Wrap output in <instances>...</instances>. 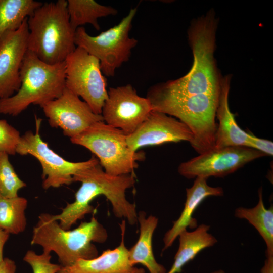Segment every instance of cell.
Segmentation results:
<instances>
[{"label": "cell", "mask_w": 273, "mask_h": 273, "mask_svg": "<svg viewBox=\"0 0 273 273\" xmlns=\"http://www.w3.org/2000/svg\"><path fill=\"white\" fill-rule=\"evenodd\" d=\"M73 180L81 183L75 193V200L67 203L60 214L53 215L63 229L70 230L86 214L95 213L96 210L90 202L99 195L105 196L110 201L116 217L126 219L131 225L138 221L135 205L129 202L125 196L126 191L135 184L132 174L111 175L98 163L78 171Z\"/></svg>", "instance_id": "obj_1"}, {"label": "cell", "mask_w": 273, "mask_h": 273, "mask_svg": "<svg viewBox=\"0 0 273 273\" xmlns=\"http://www.w3.org/2000/svg\"><path fill=\"white\" fill-rule=\"evenodd\" d=\"M107 237L106 229L94 216L72 230H66L53 214L42 213L33 228L30 243L41 246L43 252H55L60 265L68 267L79 259L97 257L98 251L93 243H104Z\"/></svg>", "instance_id": "obj_2"}, {"label": "cell", "mask_w": 273, "mask_h": 273, "mask_svg": "<svg viewBox=\"0 0 273 273\" xmlns=\"http://www.w3.org/2000/svg\"><path fill=\"white\" fill-rule=\"evenodd\" d=\"M27 49L49 64L65 61L76 48L67 1L42 3L27 18Z\"/></svg>", "instance_id": "obj_3"}, {"label": "cell", "mask_w": 273, "mask_h": 273, "mask_svg": "<svg viewBox=\"0 0 273 273\" xmlns=\"http://www.w3.org/2000/svg\"><path fill=\"white\" fill-rule=\"evenodd\" d=\"M65 62L49 64L27 50L20 69L21 85L12 96L0 100V114L16 116L31 104L41 107L65 89Z\"/></svg>", "instance_id": "obj_4"}, {"label": "cell", "mask_w": 273, "mask_h": 273, "mask_svg": "<svg viewBox=\"0 0 273 273\" xmlns=\"http://www.w3.org/2000/svg\"><path fill=\"white\" fill-rule=\"evenodd\" d=\"M126 136L120 129L99 121L70 141L92 152L107 174L118 176L132 174L138 167V161L145 159L143 151L130 149Z\"/></svg>", "instance_id": "obj_5"}, {"label": "cell", "mask_w": 273, "mask_h": 273, "mask_svg": "<svg viewBox=\"0 0 273 273\" xmlns=\"http://www.w3.org/2000/svg\"><path fill=\"white\" fill-rule=\"evenodd\" d=\"M136 12V7L130 9L118 24L95 36L88 34L82 26L76 29L75 46L98 59L106 76L114 75L116 69L128 61L131 50L138 43L136 39L129 36Z\"/></svg>", "instance_id": "obj_6"}, {"label": "cell", "mask_w": 273, "mask_h": 273, "mask_svg": "<svg viewBox=\"0 0 273 273\" xmlns=\"http://www.w3.org/2000/svg\"><path fill=\"white\" fill-rule=\"evenodd\" d=\"M41 121V119L35 116V133L27 131L21 136L16 153L20 155L29 154L39 161L42 167V186L44 190L69 185L73 182V176L78 171L99 163L94 156L87 161L73 162L57 154L40 137Z\"/></svg>", "instance_id": "obj_7"}, {"label": "cell", "mask_w": 273, "mask_h": 273, "mask_svg": "<svg viewBox=\"0 0 273 273\" xmlns=\"http://www.w3.org/2000/svg\"><path fill=\"white\" fill-rule=\"evenodd\" d=\"M65 62L66 88L81 97L95 113L101 114L108 90L98 59L76 47Z\"/></svg>", "instance_id": "obj_8"}, {"label": "cell", "mask_w": 273, "mask_h": 273, "mask_svg": "<svg viewBox=\"0 0 273 273\" xmlns=\"http://www.w3.org/2000/svg\"><path fill=\"white\" fill-rule=\"evenodd\" d=\"M266 156L259 151L244 146L214 147L181 163L178 167V172L188 179L222 177L254 160Z\"/></svg>", "instance_id": "obj_9"}, {"label": "cell", "mask_w": 273, "mask_h": 273, "mask_svg": "<svg viewBox=\"0 0 273 273\" xmlns=\"http://www.w3.org/2000/svg\"><path fill=\"white\" fill-rule=\"evenodd\" d=\"M153 110L149 99L140 96L128 84L109 88L101 115L105 123L127 135L133 133Z\"/></svg>", "instance_id": "obj_10"}, {"label": "cell", "mask_w": 273, "mask_h": 273, "mask_svg": "<svg viewBox=\"0 0 273 273\" xmlns=\"http://www.w3.org/2000/svg\"><path fill=\"white\" fill-rule=\"evenodd\" d=\"M41 108L50 125L60 128L64 135L70 139L80 134L93 124L104 121L101 114L95 113L86 102L66 88L61 96Z\"/></svg>", "instance_id": "obj_11"}, {"label": "cell", "mask_w": 273, "mask_h": 273, "mask_svg": "<svg viewBox=\"0 0 273 273\" xmlns=\"http://www.w3.org/2000/svg\"><path fill=\"white\" fill-rule=\"evenodd\" d=\"M27 18L0 38V100L12 96L20 87V69L28 50Z\"/></svg>", "instance_id": "obj_12"}, {"label": "cell", "mask_w": 273, "mask_h": 273, "mask_svg": "<svg viewBox=\"0 0 273 273\" xmlns=\"http://www.w3.org/2000/svg\"><path fill=\"white\" fill-rule=\"evenodd\" d=\"M193 135L179 120L155 110L132 133L126 136L128 146L133 151L143 147L168 142L187 141L190 144Z\"/></svg>", "instance_id": "obj_13"}, {"label": "cell", "mask_w": 273, "mask_h": 273, "mask_svg": "<svg viewBox=\"0 0 273 273\" xmlns=\"http://www.w3.org/2000/svg\"><path fill=\"white\" fill-rule=\"evenodd\" d=\"M121 240L118 247L108 249L90 259H79L70 266L62 267L57 273H130L145 272L144 269L131 264L128 249L125 245L126 222L120 224Z\"/></svg>", "instance_id": "obj_14"}, {"label": "cell", "mask_w": 273, "mask_h": 273, "mask_svg": "<svg viewBox=\"0 0 273 273\" xmlns=\"http://www.w3.org/2000/svg\"><path fill=\"white\" fill-rule=\"evenodd\" d=\"M207 180L204 177H196L192 186L186 189V199L184 209L178 218L173 222L172 227L164 235L163 251L171 247L179 234L188 227L194 229L198 226L197 220L192 215L206 198L223 195L222 188L210 186Z\"/></svg>", "instance_id": "obj_15"}, {"label": "cell", "mask_w": 273, "mask_h": 273, "mask_svg": "<svg viewBox=\"0 0 273 273\" xmlns=\"http://www.w3.org/2000/svg\"><path fill=\"white\" fill-rule=\"evenodd\" d=\"M230 75L222 78L221 92L216 109V118L218 120L215 136V148L244 146L248 145V133L237 124L235 115L230 109L229 95L230 89Z\"/></svg>", "instance_id": "obj_16"}, {"label": "cell", "mask_w": 273, "mask_h": 273, "mask_svg": "<svg viewBox=\"0 0 273 273\" xmlns=\"http://www.w3.org/2000/svg\"><path fill=\"white\" fill-rule=\"evenodd\" d=\"M138 221L140 224L139 239L128 250L131 264H142L149 273H166L165 267L156 261L153 251L152 239L158 223V218L152 215L147 217L144 211H140L138 214Z\"/></svg>", "instance_id": "obj_17"}, {"label": "cell", "mask_w": 273, "mask_h": 273, "mask_svg": "<svg viewBox=\"0 0 273 273\" xmlns=\"http://www.w3.org/2000/svg\"><path fill=\"white\" fill-rule=\"evenodd\" d=\"M210 226L205 224L198 225L195 230H187L180 233L179 247L174 258L173 263L166 273H179L183 267L202 250L213 246L217 240L209 233Z\"/></svg>", "instance_id": "obj_18"}, {"label": "cell", "mask_w": 273, "mask_h": 273, "mask_svg": "<svg viewBox=\"0 0 273 273\" xmlns=\"http://www.w3.org/2000/svg\"><path fill=\"white\" fill-rule=\"evenodd\" d=\"M258 198L255 206L251 208L239 207L235 210L234 215L247 220L256 229L266 244L265 260L273 261V207L265 208L262 187L258 189Z\"/></svg>", "instance_id": "obj_19"}, {"label": "cell", "mask_w": 273, "mask_h": 273, "mask_svg": "<svg viewBox=\"0 0 273 273\" xmlns=\"http://www.w3.org/2000/svg\"><path fill=\"white\" fill-rule=\"evenodd\" d=\"M67 1L70 23L74 30L86 24H91L96 30H99V18L115 15L117 13L115 8L101 5L93 0Z\"/></svg>", "instance_id": "obj_20"}, {"label": "cell", "mask_w": 273, "mask_h": 273, "mask_svg": "<svg viewBox=\"0 0 273 273\" xmlns=\"http://www.w3.org/2000/svg\"><path fill=\"white\" fill-rule=\"evenodd\" d=\"M42 4L33 0H0V38L19 28Z\"/></svg>", "instance_id": "obj_21"}, {"label": "cell", "mask_w": 273, "mask_h": 273, "mask_svg": "<svg viewBox=\"0 0 273 273\" xmlns=\"http://www.w3.org/2000/svg\"><path fill=\"white\" fill-rule=\"evenodd\" d=\"M27 204V200L19 196L0 197V229L10 235L23 232L27 225L25 210Z\"/></svg>", "instance_id": "obj_22"}, {"label": "cell", "mask_w": 273, "mask_h": 273, "mask_svg": "<svg viewBox=\"0 0 273 273\" xmlns=\"http://www.w3.org/2000/svg\"><path fill=\"white\" fill-rule=\"evenodd\" d=\"M26 186L16 173L9 159V155L0 152V197L13 198Z\"/></svg>", "instance_id": "obj_23"}, {"label": "cell", "mask_w": 273, "mask_h": 273, "mask_svg": "<svg viewBox=\"0 0 273 273\" xmlns=\"http://www.w3.org/2000/svg\"><path fill=\"white\" fill-rule=\"evenodd\" d=\"M50 253L43 251L41 254H38L29 250L26 252L23 259L31 266L33 273H57L61 266L52 263Z\"/></svg>", "instance_id": "obj_24"}, {"label": "cell", "mask_w": 273, "mask_h": 273, "mask_svg": "<svg viewBox=\"0 0 273 273\" xmlns=\"http://www.w3.org/2000/svg\"><path fill=\"white\" fill-rule=\"evenodd\" d=\"M21 138L20 132L6 120L0 119V152L15 155Z\"/></svg>", "instance_id": "obj_25"}, {"label": "cell", "mask_w": 273, "mask_h": 273, "mask_svg": "<svg viewBox=\"0 0 273 273\" xmlns=\"http://www.w3.org/2000/svg\"><path fill=\"white\" fill-rule=\"evenodd\" d=\"M248 133V147L259 151L266 156H272L273 143L272 141L257 138L250 132Z\"/></svg>", "instance_id": "obj_26"}, {"label": "cell", "mask_w": 273, "mask_h": 273, "mask_svg": "<svg viewBox=\"0 0 273 273\" xmlns=\"http://www.w3.org/2000/svg\"><path fill=\"white\" fill-rule=\"evenodd\" d=\"M16 265L11 259L4 258L0 263V273H16Z\"/></svg>", "instance_id": "obj_27"}, {"label": "cell", "mask_w": 273, "mask_h": 273, "mask_svg": "<svg viewBox=\"0 0 273 273\" xmlns=\"http://www.w3.org/2000/svg\"><path fill=\"white\" fill-rule=\"evenodd\" d=\"M10 234L0 229V263L4 259L3 249L5 244L9 239Z\"/></svg>", "instance_id": "obj_28"}, {"label": "cell", "mask_w": 273, "mask_h": 273, "mask_svg": "<svg viewBox=\"0 0 273 273\" xmlns=\"http://www.w3.org/2000/svg\"><path fill=\"white\" fill-rule=\"evenodd\" d=\"M210 273H225V272L222 269H218L217 270L213 271Z\"/></svg>", "instance_id": "obj_29"}, {"label": "cell", "mask_w": 273, "mask_h": 273, "mask_svg": "<svg viewBox=\"0 0 273 273\" xmlns=\"http://www.w3.org/2000/svg\"><path fill=\"white\" fill-rule=\"evenodd\" d=\"M130 273H145V272H130Z\"/></svg>", "instance_id": "obj_30"}]
</instances>
